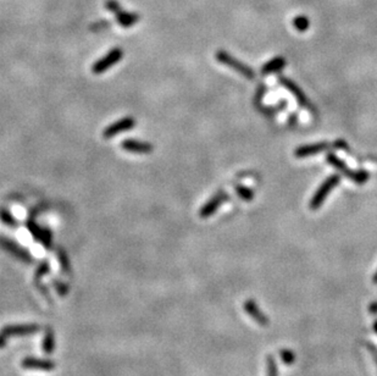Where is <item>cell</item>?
Listing matches in <instances>:
<instances>
[{"label": "cell", "instance_id": "obj_18", "mask_svg": "<svg viewBox=\"0 0 377 376\" xmlns=\"http://www.w3.org/2000/svg\"><path fill=\"white\" fill-rule=\"evenodd\" d=\"M266 376H278L277 364L272 355H267L266 358Z\"/></svg>", "mask_w": 377, "mask_h": 376}, {"label": "cell", "instance_id": "obj_28", "mask_svg": "<svg viewBox=\"0 0 377 376\" xmlns=\"http://www.w3.org/2000/svg\"><path fill=\"white\" fill-rule=\"evenodd\" d=\"M369 310L371 311V313L376 314V313H377V303H373V304L371 305L370 308H369Z\"/></svg>", "mask_w": 377, "mask_h": 376}, {"label": "cell", "instance_id": "obj_27", "mask_svg": "<svg viewBox=\"0 0 377 376\" xmlns=\"http://www.w3.org/2000/svg\"><path fill=\"white\" fill-rule=\"evenodd\" d=\"M49 269H50V268H49V264H48V263H47V262L42 263V264H40V265H39L38 270H37V273H36V279L40 280V277H42V276H43V275H45V274H47V273H48V271H49Z\"/></svg>", "mask_w": 377, "mask_h": 376}, {"label": "cell", "instance_id": "obj_10", "mask_svg": "<svg viewBox=\"0 0 377 376\" xmlns=\"http://www.w3.org/2000/svg\"><path fill=\"white\" fill-rule=\"evenodd\" d=\"M244 309H246L247 314H248L253 320H255L260 326L269 325V319H267L266 315L259 309L257 302H255L254 299H247L246 302H244Z\"/></svg>", "mask_w": 377, "mask_h": 376}, {"label": "cell", "instance_id": "obj_3", "mask_svg": "<svg viewBox=\"0 0 377 376\" xmlns=\"http://www.w3.org/2000/svg\"><path fill=\"white\" fill-rule=\"evenodd\" d=\"M123 51L121 48H113L108 54L104 55L103 57H100L98 61H96L92 66V72L94 75H102L109 70L110 68H113L114 65H116L117 62H120V60L122 59Z\"/></svg>", "mask_w": 377, "mask_h": 376}, {"label": "cell", "instance_id": "obj_16", "mask_svg": "<svg viewBox=\"0 0 377 376\" xmlns=\"http://www.w3.org/2000/svg\"><path fill=\"white\" fill-rule=\"evenodd\" d=\"M286 65V60L283 57H275L273 60H270L269 62H266L261 69V72L265 75L272 74V72H277L282 70Z\"/></svg>", "mask_w": 377, "mask_h": 376}, {"label": "cell", "instance_id": "obj_15", "mask_svg": "<svg viewBox=\"0 0 377 376\" xmlns=\"http://www.w3.org/2000/svg\"><path fill=\"white\" fill-rule=\"evenodd\" d=\"M0 244H2V247H4L8 252H10L11 254L17 257V258L25 260V262H30L31 260L30 253H27V252H26L24 248L20 247V245H17L15 242L7 238H0Z\"/></svg>", "mask_w": 377, "mask_h": 376}, {"label": "cell", "instance_id": "obj_1", "mask_svg": "<svg viewBox=\"0 0 377 376\" xmlns=\"http://www.w3.org/2000/svg\"><path fill=\"white\" fill-rule=\"evenodd\" d=\"M326 160L330 165H332L333 167H336L338 171H341L343 175L347 176L349 180H353L354 182H356V183L362 184L369 180V173H367L366 171H362V170H359V171H353V170H350L349 167L345 165L343 160H341V159L336 157L335 154L327 155Z\"/></svg>", "mask_w": 377, "mask_h": 376}, {"label": "cell", "instance_id": "obj_2", "mask_svg": "<svg viewBox=\"0 0 377 376\" xmlns=\"http://www.w3.org/2000/svg\"><path fill=\"white\" fill-rule=\"evenodd\" d=\"M216 59L220 64H223V65L233 69V70L237 71L238 74H241L242 76L247 77V79L253 80L255 77L254 71H253L249 66H247L246 64L241 62L240 60L233 57L232 55H230L225 50H218L216 53Z\"/></svg>", "mask_w": 377, "mask_h": 376}, {"label": "cell", "instance_id": "obj_12", "mask_svg": "<svg viewBox=\"0 0 377 376\" xmlns=\"http://www.w3.org/2000/svg\"><path fill=\"white\" fill-rule=\"evenodd\" d=\"M330 144L326 143V142H321V143H315V144H308V146H303L299 147V148L295 150V157L297 158H307L310 157V155H315L318 153L324 152V150L329 149Z\"/></svg>", "mask_w": 377, "mask_h": 376}, {"label": "cell", "instance_id": "obj_13", "mask_svg": "<svg viewBox=\"0 0 377 376\" xmlns=\"http://www.w3.org/2000/svg\"><path fill=\"white\" fill-rule=\"evenodd\" d=\"M115 19H116V22L121 26V27L129 28V27H132V26L138 24V21H139V15L136 13H131V11L123 10V8H122L121 10H119L116 14H115Z\"/></svg>", "mask_w": 377, "mask_h": 376}, {"label": "cell", "instance_id": "obj_21", "mask_svg": "<svg viewBox=\"0 0 377 376\" xmlns=\"http://www.w3.org/2000/svg\"><path fill=\"white\" fill-rule=\"evenodd\" d=\"M293 25L294 27L297 28L299 32H305L309 28V20L308 17L305 16H297L294 20H293Z\"/></svg>", "mask_w": 377, "mask_h": 376}, {"label": "cell", "instance_id": "obj_31", "mask_svg": "<svg viewBox=\"0 0 377 376\" xmlns=\"http://www.w3.org/2000/svg\"><path fill=\"white\" fill-rule=\"evenodd\" d=\"M373 331H375L376 334H377V320H376L375 323H373Z\"/></svg>", "mask_w": 377, "mask_h": 376}, {"label": "cell", "instance_id": "obj_22", "mask_svg": "<svg viewBox=\"0 0 377 376\" xmlns=\"http://www.w3.org/2000/svg\"><path fill=\"white\" fill-rule=\"evenodd\" d=\"M280 357L282 361H283L284 364H287V365H290V364L294 363V360H295L294 353H293L292 351H289V349H281Z\"/></svg>", "mask_w": 377, "mask_h": 376}, {"label": "cell", "instance_id": "obj_20", "mask_svg": "<svg viewBox=\"0 0 377 376\" xmlns=\"http://www.w3.org/2000/svg\"><path fill=\"white\" fill-rule=\"evenodd\" d=\"M0 220H2L5 225H8V226H10L13 228H15L17 226V221L15 220V218H14V216L11 215L8 210H4V209L0 210Z\"/></svg>", "mask_w": 377, "mask_h": 376}, {"label": "cell", "instance_id": "obj_11", "mask_svg": "<svg viewBox=\"0 0 377 376\" xmlns=\"http://www.w3.org/2000/svg\"><path fill=\"white\" fill-rule=\"evenodd\" d=\"M280 82H281V85H283L287 89H288L290 93L294 95V98L297 99V102L300 104L301 106H305V108L312 110V109H310V108H312V105H310L309 102H308V98L305 97L303 91H301V89L299 88V87L295 85L293 81L286 79V77H281Z\"/></svg>", "mask_w": 377, "mask_h": 376}, {"label": "cell", "instance_id": "obj_19", "mask_svg": "<svg viewBox=\"0 0 377 376\" xmlns=\"http://www.w3.org/2000/svg\"><path fill=\"white\" fill-rule=\"evenodd\" d=\"M236 192H237V195L240 196V198L243 199V201L250 202L254 198V193H253L249 188L241 186V184H238V186L236 187Z\"/></svg>", "mask_w": 377, "mask_h": 376}, {"label": "cell", "instance_id": "obj_9", "mask_svg": "<svg viewBox=\"0 0 377 376\" xmlns=\"http://www.w3.org/2000/svg\"><path fill=\"white\" fill-rule=\"evenodd\" d=\"M121 148L133 154H150L154 150L152 143L136 140H126L121 142Z\"/></svg>", "mask_w": 377, "mask_h": 376}, {"label": "cell", "instance_id": "obj_6", "mask_svg": "<svg viewBox=\"0 0 377 376\" xmlns=\"http://www.w3.org/2000/svg\"><path fill=\"white\" fill-rule=\"evenodd\" d=\"M229 198V195L225 192H218L214 197L209 199L205 204L201 207L199 210V216L201 219H208L212 214H215L218 210V208L221 207Z\"/></svg>", "mask_w": 377, "mask_h": 376}, {"label": "cell", "instance_id": "obj_26", "mask_svg": "<svg viewBox=\"0 0 377 376\" xmlns=\"http://www.w3.org/2000/svg\"><path fill=\"white\" fill-rule=\"evenodd\" d=\"M54 286H55L56 291L59 292L60 296H66V293H67V292H68V286L66 285V283H64V282L54 281Z\"/></svg>", "mask_w": 377, "mask_h": 376}, {"label": "cell", "instance_id": "obj_7", "mask_svg": "<svg viewBox=\"0 0 377 376\" xmlns=\"http://www.w3.org/2000/svg\"><path fill=\"white\" fill-rule=\"evenodd\" d=\"M39 325L36 324H27V325H9L2 330L4 337L13 336H28V335L36 334L39 331Z\"/></svg>", "mask_w": 377, "mask_h": 376}, {"label": "cell", "instance_id": "obj_4", "mask_svg": "<svg viewBox=\"0 0 377 376\" xmlns=\"http://www.w3.org/2000/svg\"><path fill=\"white\" fill-rule=\"evenodd\" d=\"M339 183V176L338 175H332L325 180L324 183L319 187V190L316 191L315 195H314L313 199L310 201V209L312 210H318L321 207L322 203L325 202L326 197L329 196V193L333 190L337 184Z\"/></svg>", "mask_w": 377, "mask_h": 376}, {"label": "cell", "instance_id": "obj_8", "mask_svg": "<svg viewBox=\"0 0 377 376\" xmlns=\"http://www.w3.org/2000/svg\"><path fill=\"white\" fill-rule=\"evenodd\" d=\"M27 228L36 241H39L44 245L47 249L51 248V233L48 228H42L38 224L33 221V220H28L27 221Z\"/></svg>", "mask_w": 377, "mask_h": 376}, {"label": "cell", "instance_id": "obj_30", "mask_svg": "<svg viewBox=\"0 0 377 376\" xmlns=\"http://www.w3.org/2000/svg\"><path fill=\"white\" fill-rule=\"evenodd\" d=\"M372 282H373V283H376V285H377V271L375 273V275H373V277H372Z\"/></svg>", "mask_w": 377, "mask_h": 376}, {"label": "cell", "instance_id": "obj_14", "mask_svg": "<svg viewBox=\"0 0 377 376\" xmlns=\"http://www.w3.org/2000/svg\"><path fill=\"white\" fill-rule=\"evenodd\" d=\"M22 366L25 369H38V370H53L55 368V363L49 359H39V358L28 357L22 360Z\"/></svg>", "mask_w": 377, "mask_h": 376}, {"label": "cell", "instance_id": "obj_25", "mask_svg": "<svg viewBox=\"0 0 377 376\" xmlns=\"http://www.w3.org/2000/svg\"><path fill=\"white\" fill-rule=\"evenodd\" d=\"M59 260H60V264H61L62 270L64 271L70 270V263H68L67 256H66L62 250H59Z\"/></svg>", "mask_w": 377, "mask_h": 376}, {"label": "cell", "instance_id": "obj_29", "mask_svg": "<svg viewBox=\"0 0 377 376\" xmlns=\"http://www.w3.org/2000/svg\"><path fill=\"white\" fill-rule=\"evenodd\" d=\"M7 346V341H5L4 336H0V348H4Z\"/></svg>", "mask_w": 377, "mask_h": 376}, {"label": "cell", "instance_id": "obj_17", "mask_svg": "<svg viewBox=\"0 0 377 376\" xmlns=\"http://www.w3.org/2000/svg\"><path fill=\"white\" fill-rule=\"evenodd\" d=\"M43 351H44L47 354H51L55 348V338H54V332L53 330H47L45 332L44 340H43Z\"/></svg>", "mask_w": 377, "mask_h": 376}, {"label": "cell", "instance_id": "obj_24", "mask_svg": "<svg viewBox=\"0 0 377 376\" xmlns=\"http://www.w3.org/2000/svg\"><path fill=\"white\" fill-rule=\"evenodd\" d=\"M106 27H110V22L108 20H100V21L94 22L93 25H91V31L92 32H99L105 30Z\"/></svg>", "mask_w": 377, "mask_h": 376}, {"label": "cell", "instance_id": "obj_23", "mask_svg": "<svg viewBox=\"0 0 377 376\" xmlns=\"http://www.w3.org/2000/svg\"><path fill=\"white\" fill-rule=\"evenodd\" d=\"M104 5L111 14H114V15L117 13V11L122 9V7H121V4L117 2V0H106Z\"/></svg>", "mask_w": 377, "mask_h": 376}, {"label": "cell", "instance_id": "obj_5", "mask_svg": "<svg viewBox=\"0 0 377 376\" xmlns=\"http://www.w3.org/2000/svg\"><path fill=\"white\" fill-rule=\"evenodd\" d=\"M137 125V121L134 120V117L132 116H126L122 117L121 120L116 121V122L111 123L110 126H108L103 132V137L105 140H111L115 136L122 134V132L131 131L134 126Z\"/></svg>", "mask_w": 377, "mask_h": 376}]
</instances>
